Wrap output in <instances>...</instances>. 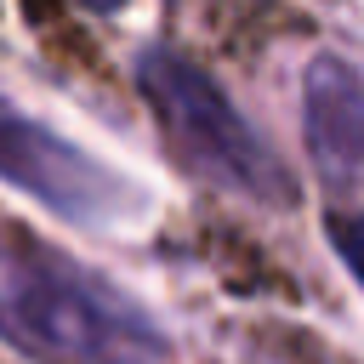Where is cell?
Instances as JSON below:
<instances>
[{"mask_svg": "<svg viewBox=\"0 0 364 364\" xmlns=\"http://www.w3.org/2000/svg\"><path fill=\"white\" fill-rule=\"evenodd\" d=\"M0 336L40 364H165L159 324L23 228H0Z\"/></svg>", "mask_w": 364, "mask_h": 364, "instance_id": "6da1fadb", "label": "cell"}, {"mask_svg": "<svg viewBox=\"0 0 364 364\" xmlns=\"http://www.w3.org/2000/svg\"><path fill=\"white\" fill-rule=\"evenodd\" d=\"M136 85L188 171H199L205 182H216L239 199H256V205H296V182L284 176L279 154L239 119V108L216 91V80L205 68L154 46L136 57Z\"/></svg>", "mask_w": 364, "mask_h": 364, "instance_id": "7a4b0ae2", "label": "cell"}, {"mask_svg": "<svg viewBox=\"0 0 364 364\" xmlns=\"http://www.w3.org/2000/svg\"><path fill=\"white\" fill-rule=\"evenodd\" d=\"M0 176L11 188H23L28 199H40L46 210L68 216V222L108 228V222H125L142 205L119 171H108L102 159H91L85 148L57 136L51 125L28 119L6 97H0Z\"/></svg>", "mask_w": 364, "mask_h": 364, "instance_id": "3957f363", "label": "cell"}, {"mask_svg": "<svg viewBox=\"0 0 364 364\" xmlns=\"http://www.w3.org/2000/svg\"><path fill=\"white\" fill-rule=\"evenodd\" d=\"M301 136H307V159L330 193L364 188V74L353 63H341V57L307 63Z\"/></svg>", "mask_w": 364, "mask_h": 364, "instance_id": "277c9868", "label": "cell"}, {"mask_svg": "<svg viewBox=\"0 0 364 364\" xmlns=\"http://www.w3.org/2000/svg\"><path fill=\"white\" fill-rule=\"evenodd\" d=\"M330 239H336L341 262L353 267V279L364 284V216H336V222H330Z\"/></svg>", "mask_w": 364, "mask_h": 364, "instance_id": "5b68a950", "label": "cell"}, {"mask_svg": "<svg viewBox=\"0 0 364 364\" xmlns=\"http://www.w3.org/2000/svg\"><path fill=\"white\" fill-rule=\"evenodd\" d=\"M80 6H91V11H119L125 0H80Z\"/></svg>", "mask_w": 364, "mask_h": 364, "instance_id": "8992f818", "label": "cell"}]
</instances>
